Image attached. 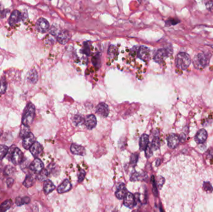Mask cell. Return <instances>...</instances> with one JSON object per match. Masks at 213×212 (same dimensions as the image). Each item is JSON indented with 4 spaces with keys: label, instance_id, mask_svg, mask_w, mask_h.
<instances>
[{
    "label": "cell",
    "instance_id": "8",
    "mask_svg": "<svg viewBox=\"0 0 213 212\" xmlns=\"http://www.w3.org/2000/svg\"><path fill=\"white\" fill-rule=\"evenodd\" d=\"M84 124L87 129L89 130L94 129L97 125V119L96 116L92 114L87 115L85 118Z\"/></svg>",
    "mask_w": 213,
    "mask_h": 212
},
{
    "label": "cell",
    "instance_id": "28",
    "mask_svg": "<svg viewBox=\"0 0 213 212\" xmlns=\"http://www.w3.org/2000/svg\"><path fill=\"white\" fill-rule=\"evenodd\" d=\"M12 205V200H7L0 205V212H6L9 210Z\"/></svg>",
    "mask_w": 213,
    "mask_h": 212
},
{
    "label": "cell",
    "instance_id": "9",
    "mask_svg": "<svg viewBox=\"0 0 213 212\" xmlns=\"http://www.w3.org/2000/svg\"><path fill=\"white\" fill-rule=\"evenodd\" d=\"M29 168L31 171L38 174L44 169V164L41 159L36 157L35 159L30 165Z\"/></svg>",
    "mask_w": 213,
    "mask_h": 212
},
{
    "label": "cell",
    "instance_id": "45",
    "mask_svg": "<svg viewBox=\"0 0 213 212\" xmlns=\"http://www.w3.org/2000/svg\"><path fill=\"white\" fill-rule=\"evenodd\" d=\"M179 137V140H180L181 142H184L186 139V136L184 134H181Z\"/></svg>",
    "mask_w": 213,
    "mask_h": 212
},
{
    "label": "cell",
    "instance_id": "15",
    "mask_svg": "<svg viewBox=\"0 0 213 212\" xmlns=\"http://www.w3.org/2000/svg\"><path fill=\"white\" fill-rule=\"evenodd\" d=\"M71 39V34L68 31H63L57 35V40L61 44H66Z\"/></svg>",
    "mask_w": 213,
    "mask_h": 212
},
{
    "label": "cell",
    "instance_id": "43",
    "mask_svg": "<svg viewBox=\"0 0 213 212\" xmlns=\"http://www.w3.org/2000/svg\"><path fill=\"white\" fill-rule=\"evenodd\" d=\"M206 6L207 9L210 11H213V1H208L206 3Z\"/></svg>",
    "mask_w": 213,
    "mask_h": 212
},
{
    "label": "cell",
    "instance_id": "11",
    "mask_svg": "<svg viewBox=\"0 0 213 212\" xmlns=\"http://www.w3.org/2000/svg\"><path fill=\"white\" fill-rule=\"evenodd\" d=\"M35 142V137L32 133L28 134L26 136L23 138V146L26 149H30L31 146Z\"/></svg>",
    "mask_w": 213,
    "mask_h": 212
},
{
    "label": "cell",
    "instance_id": "39",
    "mask_svg": "<svg viewBox=\"0 0 213 212\" xmlns=\"http://www.w3.org/2000/svg\"><path fill=\"white\" fill-rule=\"evenodd\" d=\"M13 172V168L11 166H6L4 169V175L6 176H9V175H11L12 174V172Z\"/></svg>",
    "mask_w": 213,
    "mask_h": 212
},
{
    "label": "cell",
    "instance_id": "34",
    "mask_svg": "<svg viewBox=\"0 0 213 212\" xmlns=\"http://www.w3.org/2000/svg\"><path fill=\"white\" fill-rule=\"evenodd\" d=\"M138 159H139V154L137 153L132 154L131 156V158H130V164L132 166H135L137 163Z\"/></svg>",
    "mask_w": 213,
    "mask_h": 212
},
{
    "label": "cell",
    "instance_id": "40",
    "mask_svg": "<svg viewBox=\"0 0 213 212\" xmlns=\"http://www.w3.org/2000/svg\"><path fill=\"white\" fill-rule=\"evenodd\" d=\"M85 175H86V172H85V171L84 170H81L78 175V182L79 183L82 182L84 178H85Z\"/></svg>",
    "mask_w": 213,
    "mask_h": 212
},
{
    "label": "cell",
    "instance_id": "25",
    "mask_svg": "<svg viewBox=\"0 0 213 212\" xmlns=\"http://www.w3.org/2000/svg\"><path fill=\"white\" fill-rule=\"evenodd\" d=\"M34 183H35V178L32 175L30 174V175H28L25 178L23 182V185L26 188H29L33 186Z\"/></svg>",
    "mask_w": 213,
    "mask_h": 212
},
{
    "label": "cell",
    "instance_id": "23",
    "mask_svg": "<svg viewBox=\"0 0 213 212\" xmlns=\"http://www.w3.org/2000/svg\"><path fill=\"white\" fill-rule=\"evenodd\" d=\"M85 119L81 114H75L72 118V122L75 126H79L84 123Z\"/></svg>",
    "mask_w": 213,
    "mask_h": 212
},
{
    "label": "cell",
    "instance_id": "18",
    "mask_svg": "<svg viewBox=\"0 0 213 212\" xmlns=\"http://www.w3.org/2000/svg\"><path fill=\"white\" fill-rule=\"evenodd\" d=\"M70 149L71 152L75 155L84 156L85 154V149L83 146L78 144H72Z\"/></svg>",
    "mask_w": 213,
    "mask_h": 212
},
{
    "label": "cell",
    "instance_id": "4",
    "mask_svg": "<svg viewBox=\"0 0 213 212\" xmlns=\"http://www.w3.org/2000/svg\"><path fill=\"white\" fill-rule=\"evenodd\" d=\"M11 152V160L14 165H18L21 164L23 160V154L22 151L18 147L14 148L12 151H10Z\"/></svg>",
    "mask_w": 213,
    "mask_h": 212
},
{
    "label": "cell",
    "instance_id": "42",
    "mask_svg": "<svg viewBox=\"0 0 213 212\" xmlns=\"http://www.w3.org/2000/svg\"><path fill=\"white\" fill-rule=\"evenodd\" d=\"M140 174L138 172H135L132 175L131 178H130V180L132 182L137 181L140 180Z\"/></svg>",
    "mask_w": 213,
    "mask_h": 212
},
{
    "label": "cell",
    "instance_id": "26",
    "mask_svg": "<svg viewBox=\"0 0 213 212\" xmlns=\"http://www.w3.org/2000/svg\"><path fill=\"white\" fill-rule=\"evenodd\" d=\"M49 175V172L47 169H43L39 172L37 176V179L39 181H44Z\"/></svg>",
    "mask_w": 213,
    "mask_h": 212
},
{
    "label": "cell",
    "instance_id": "31",
    "mask_svg": "<svg viewBox=\"0 0 213 212\" xmlns=\"http://www.w3.org/2000/svg\"><path fill=\"white\" fill-rule=\"evenodd\" d=\"M30 133V129L29 128V126L24 125V126L21 128L20 133H19V136L21 138H25L26 136L28 134Z\"/></svg>",
    "mask_w": 213,
    "mask_h": 212
},
{
    "label": "cell",
    "instance_id": "6",
    "mask_svg": "<svg viewBox=\"0 0 213 212\" xmlns=\"http://www.w3.org/2000/svg\"><path fill=\"white\" fill-rule=\"evenodd\" d=\"M50 25L49 22L44 18H39L36 23V29L41 33H46L49 31Z\"/></svg>",
    "mask_w": 213,
    "mask_h": 212
},
{
    "label": "cell",
    "instance_id": "35",
    "mask_svg": "<svg viewBox=\"0 0 213 212\" xmlns=\"http://www.w3.org/2000/svg\"><path fill=\"white\" fill-rule=\"evenodd\" d=\"M203 189H204L205 191H206L207 192H210V193H211L213 191V187H212L211 184L208 182H204Z\"/></svg>",
    "mask_w": 213,
    "mask_h": 212
},
{
    "label": "cell",
    "instance_id": "1",
    "mask_svg": "<svg viewBox=\"0 0 213 212\" xmlns=\"http://www.w3.org/2000/svg\"><path fill=\"white\" fill-rule=\"evenodd\" d=\"M211 54L210 52H200L194 58L193 65L196 69H201L208 66L211 57Z\"/></svg>",
    "mask_w": 213,
    "mask_h": 212
},
{
    "label": "cell",
    "instance_id": "44",
    "mask_svg": "<svg viewBox=\"0 0 213 212\" xmlns=\"http://www.w3.org/2000/svg\"><path fill=\"white\" fill-rule=\"evenodd\" d=\"M6 183H7V185H8V187L9 188V187H11V186H12L13 184L14 183V180H13V178H8V179L7 180Z\"/></svg>",
    "mask_w": 213,
    "mask_h": 212
},
{
    "label": "cell",
    "instance_id": "13",
    "mask_svg": "<svg viewBox=\"0 0 213 212\" xmlns=\"http://www.w3.org/2000/svg\"><path fill=\"white\" fill-rule=\"evenodd\" d=\"M168 146L171 149H175L177 147L180 142L179 137L177 135L172 134L167 138Z\"/></svg>",
    "mask_w": 213,
    "mask_h": 212
},
{
    "label": "cell",
    "instance_id": "22",
    "mask_svg": "<svg viewBox=\"0 0 213 212\" xmlns=\"http://www.w3.org/2000/svg\"><path fill=\"white\" fill-rule=\"evenodd\" d=\"M149 144V136L146 134L142 135L140 139V149L141 151H145Z\"/></svg>",
    "mask_w": 213,
    "mask_h": 212
},
{
    "label": "cell",
    "instance_id": "7",
    "mask_svg": "<svg viewBox=\"0 0 213 212\" xmlns=\"http://www.w3.org/2000/svg\"><path fill=\"white\" fill-rule=\"evenodd\" d=\"M123 204L125 206L129 209H133L136 205L135 197L130 192H127L125 197L123 198Z\"/></svg>",
    "mask_w": 213,
    "mask_h": 212
},
{
    "label": "cell",
    "instance_id": "16",
    "mask_svg": "<svg viewBox=\"0 0 213 212\" xmlns=\"http://www.w3.org/2000/svg\"><path fill=\"white\" fill-rule=\"evenodd\" d=\"M72 188V184L68 179H66L63 182L57 187V192L59 193H64L70 191Z\"/></svg>",
    "mask_w": 213,
    "mask_h": 212
},
{
    "label": "cell",
    "instance_id": "24",
    "mask_svg": "<svg viewBox=\"0 0 213 212\" xmlns=\"http://www.w3.org/2000/svg\"><path fill=\"white\" fill-rule=\"evenodd\" d=\"M31 199L29 197H17L15 200V203L18 206H21L25 204H28L30 202Z\"/></svg>",
    "mask_w": 213,
    "mask_h": 212
},
{
    "label": "cell",
    "instance_id": "37",
    "mask_svg": "<svg viewBox=\"0 0 213 212\" xmlns=\"http://www.w3.org/2000/svg\"><path fill=\"white\" fill-rule=\"evenodd\" d=\"M179 23V20L176 19H169L168 21H166V26H170L173 25H176L178 23Z\"/></svg>",
    "mask_w": 213,
    "mask_h": 212
},
{
    "label": "cell",
    "instance_id": "2",
    "mask_svg": "<svg viewBox=\"0 0 213 212\" xmlns=\"http://www.w3.org/2000/svg\"><path fill=\"white\" fill-rule=\"evenodd\" d=\"M35 116V106L32 103H28L26 106L22 118L23 125L30 126L33 121Z\"/></svg>",
    "mask_w": 213,
    "mask_h": 212
},
{
    "label": "cell",
    "instance_id": "20",
    "mask_svg": "<svg viewBox=\"0 0 213 212\" xmlns=\"http://www.w3.org/2000/svg\"><path fill=\"white\" fill-rule=\"evenodd\" d=\"M127 190L125 187V184L121 183L120 186L118 187L116 192H115V196L119 200H122L127 193Z\"/></svg>",
    "mask_w": 213,
    "mask_h": 212
},
{
    "label": "cell",
    "instance_id": "5",
    "mask_svg": "<svg viewBox=\"0 0 213 212\" xmlns=\"http://www.w3.org/2000/svg\"><path fill=\"white\" fill-rule=\"evenodd\" d=\"M170 50L167 49H161L157 50L155 56H154V61L158 63L161 64L166 58L169 56Z\"/></svg>",
    "mask_w": 213,
    "mask_h": 212
},
{
    "label": "cell",
    "instance_id": "46",
    "mask_svg": "<svg viewBox=\"0 0 213 212\" xmlns=\"http://www.w3.org/2000/svg\"><path fill=\"white\" fill-rule=\"evenodd\" d=\"M160 159H157V162H158V163H157V164H156V166H158V165L160 164Z\"/></svg>",
    "mask_w": 213,
    "mask_h": 212
},
{
    "label": "cell",
    "instance_id": "14",
    "mask_svg": "<svg viewBox=\"0 0 213 212\" xmlns=\"http://www.w3.org/2000/svg\"><path fill=\"white\" fill-rule=\"evenodd\" d=\"M30 152L35 157H37L43 151V147L42 145L39 142L36 141L30 148Z\"/></svg>",
    "mask_w": 213,
    "mask_h": 212
},
{
    "label": "cell",
    "instance_id": "12",
    "mask_svg": "<svg viewBox=\"0 0 213 212\" xmlns=\"http://www.w3.org/2000/svg\"><path fill=\"white\" fill-rule=\"evenodd\" d=\"M208 138V133L205 129H201L196 133L194 140L198 144H202L205 142Z\"/></svg>",
    "mask_w": 213,
    "mask_h": 212
},
{
    "label": "cell",
    "instance_id": "29",
    "mask_svg": "<svg viewBox=\"0 0 213 212\" xmlns=\"http://www.w3.org/2000/svg\"><path fill=\"white\" fill-rule=\"evenodd\" d=\"M151 144V146H152V149L154 151L157 150L159 148V147H160V139H159V136L158 135V133H157V135L156 134L155 136H154Z\"/></svg>",
    "mask_w": 213,
    "mask_h": 212
},
{
    "label": "cell",
    "instance_id": "19",
    "mask_svg": "<svg viewBox=\"0 0 213 212\" xmlns=\"http://www.w3.org/2000/svg\"><path fill=\"white\" fill-rule=\"evenodd\" d=\"M150 54V49L148 47L142 45L139 50L138 57L143 61H146L149 59Z\"/></svg>",
    "mask_w": 213,
    "mask_h": 212
},
{
    "label": "cell",
    "instance_id": "41",
    "mask_svg": "<svg viewBox=\"0 0 213 212\" xmlns=\"http://www.w3.org/2000/svg\"><path fill=\"white\" fill-rule=\"evenodd\" d=\"M152 183H153V193L155 196L158 195V191H157V187H156V182H155V180L154 178V177H152Z\"/></svg>",
    "mask_w": 213,
    "mask_h": 212
},
{
    "label": "cell",
    "instance_id": "10",
    "mask_svg": "<svg viewBox=\"0 0 213 212\" xmlns=\"http://www.w3.org/2000/svg\"><path fill=\"white\" fill-rule=\"evenodd\" d=\"M109 108L108 106L105 103H100L96 108L97 113L104 118H106L109 114Z\"/></svg>",
    "mask_w": 213,
    "mask_h": 212
},
{
    "label": "cell",
    "instance_id": "33",
    "mask_svg": "<svg viewBox=\"0 0 213 212\" xmlns=\"http://www.w3.org/2000/svg\"><path fill=\"white\" fill-rule=\"evenodd\" d=\"M92 64L93 65L97 67V68H100L101 66V57L99 55H96V56H94L92 58Z\"/></svg>",
    "mask_w": 213,
    "mask_h": 212
},
{
    "label": "cell",
    "instance_id": "32",
    "mask_svg": "<svg viewBox=\"0 0 213 212\" xmlns=\"http://www.w3.org/2000/svg\"><path fill=\"white\" fill-rule=\"evenodd\" d=\"M8 147L5 145H0V160L3 159L8 152Z\"/></svg>",
    "mask_w": 213,
    "mask_h": 212
},
{
    "label": "cell",
    "instance_id": "36",
    "mask_svg": "<svg viewBox=\"0 0 213 212\" xmlns=\"http://www.w3.org/2000/svg\"><path fill=\"white\" fill-rule=\"evenodd\" d=\"M152 146L151 143L149 142L148 146L146 147V149H145V155L146 157L147 158H150V157H151L153 155V151H152Z\"/></svg>",
    "mask_w": 213,
    "mask_h": 212
},
{
    "label": "cell",
    "instance_id": "17",
    "mask_svg": "<svg viewBox=\"0 0 213 212\" xmlns=\"http://www.w3.org/2000/svg\"><path fill=\"white\" fill-rule=\"evenodd\" d=\"M21 13L18 10H15L11 13L10 16V18L9 19V24L11 26H14L18 23L21 21Z\"/></svg>",
    "mask_w": 213,
    "mask_h": 212
},
{
    "label": "cell",
    "instance_id": "30",
    "mask_svg": "<svg viewBox=\"0 0 213 212\" xmlns=\"http://www.w3.org/2000/svg\"><path fill=\"white\" fill-rule=\"evenodd\" d=\"M7 88V82L5 77H3L0 80V94H4Z\"/></svg>",
    "mask_w": 213,
    "mask_h": 212
},
{
    "label": "cell",
    "instance_id": "38",
    "mask_svg": "<svg viewBox=\"0 0 213 212\" xmlns=\"http://www.w3.org/2000/svg\"><path fill=\"white\" fill-rule=\"evenodd\" d=\"M82 52H83V53H84L87 56H89L90 55V49L89 45L88 44V42H85L84 44Z\"/></svg>",
    "mask_w": 213,
    "mask_h": 212
},
{
    "label": "cell",
    "instance_id": "21",
    "mask_svg": "<svg viewBox=\"0 0 213 212\" xmlns=\"http://www.w3.org/2000/svg\"><path fill=\"white\" fill-rule=\"evenodd\" d=\"M56 188V186L52 183V182L50 180H46L44 183L43 190L45 194H49L52 192Z\"/></svg>",
    "mask_w": 213,
    "mask_h": 212
},
{
    "label": "cell",
    "instance_id": "27",
    "mask_svg": "<svg viewBox=\"0 0 213 212\" xmlns=\"http://www.w3.org/2000/svg\"><path fill=\"white\" fill-rule=\"evenodd\" d=\"M28 78V80L32 83H35L37 82L38 80V75H37V72H36L35 69L31 70L29 72Z\"/></svg>",
    "mask_w": 213,
    "mask_h": 212
},
{
    "label": "cell",
    "instance_id": "3",
    "mask_svg": "<svg viewBox=\"0 0 213 212\" xmlns=\"http://www.w3.org/2000/svg\"><path fill=\"white\" fill-rule=\"evenodd\" d=\"M191 62V57L187 53L180 52L178 54L175 59V64L177 68L183 71L186 70L189 67Z\"/></svg>",
    "mask_w": 213,
    "mask_h": 212
}]
</instances>
